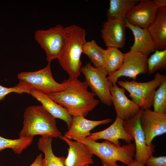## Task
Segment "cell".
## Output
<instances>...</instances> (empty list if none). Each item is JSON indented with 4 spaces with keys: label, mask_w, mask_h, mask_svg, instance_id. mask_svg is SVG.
Returning a JSON list of instances; mask_svg holds the SVG:
<instances>
[{
    "label": "cell",
    "mask_w": 166,
    "mask_h": 166,
    "mask_svg": "<svg viewBox=\"0 0 166 166\" xmlns=\"http://www.w3.org/2000/svg\"><path fill=\"white\" fill-rule=\"evenodd\" d=\"M33 137L10 139L0 136V152L6 148H10L15 153L21 154L23 151L30 145L33 142Z\"/></svg>",
    "instance_id": "cell-25"
},
{
    "label": "cell",
    "mask_w": 166,
    "mask_h": 166,
    "mask_svg": "<svg viewBox=\"0 0 166 166\" xmlns=\"http://www.w3.org/2000/svg\"><path fill=\"white\" fill-rule=\"evenodd\" d=\"M148 57L142 53L130 50L124 53L123 64L120 68L107 79L111 85L116 84L118 79L126 77L136 79L140 74H145L147 71Z\"/></svg>",
    "instance_id": "cell-9"
},
{
    "label": "cell",
    "mask_w": 166,
    "mask_h": 166,
    "mask_svg": "<svg viewBox=\"0 0 166 166\" xmlns=\"http://www.w3.org/2000/svg\"><path fill=\"white\" fill-rule=\"evenodd\" d=\"M60 138L69 146L68 155L64 161L65 166H85L93 163V155L83 144L71 140L61 135Z\"/></svg>",
    "instance_id": "cell-15"
},
{
    "label": "cell",
    "mask_w": 166,
    "mask_h": 166,
    "mask_svg": "<svg viewBox=\"0 0 166 166\" xmlns=\"http://www.w3.org/2000/svg\"><path fill=\"white\" fill-rule=\"evenodd\" d=\"M140 0H110L107 10V19L113 18L124 19L127 12Z\"/></svg>",
    "instance_id": "cell-23"
},
{
    "label": "cell",
    "mask_w": 166,
    "mask_h": 166,
    "mask_svg": "<svg viewBox=\"0 0 166 166\" xmlns=\"http://www.w3.org/2000/svg\"><path fill=\"white\" fill-rule=\"evenodd\" d=\"M154 3L158 8L164 7L166 6V0H153Z\"/></svg>",
    "instance_id": "cell-31"
},
{
    "label": "cell",
    "mask_w": 166,
    "mask_h": 166,
    "mask_svg": "<svg viewBox=\"0 0 166 166\" xmlns=\"http://www.w3.org/2000/svg\"><path fill=\"white\" fill-rule=\"evenodd\" d=\"M19 138L42 136L59 138L61 132L56 126L55 118L42 105H32L26 109L23 125L19 134Z\"/></svg>",
    "instance_id": "cell-3"
},
{
    "label": "cell",
    "mask_w": 166,
    "mask_h": 166,
    "mask_svg": "<svg viewBox=\"0 0 166 166\" xmlns=\"http://www.w3.org/2000/svg\"><path fill=\"white\" fill-rule=\"evenodd\" d=\"M166 76L158 72L155 73L152 80L145 82L118 81V85L129 93L132 100L139 107L140 109H150L153 106L156 89L165 81Z\"/></svg>",
    "instance_id": "cell-5"
},
{
    "label": "cell",
    "mask_w": 166,
    "mask_h": 166,
    "mask_svg": "<svg viewBox=\"0 0 166 166\" xmlns=\"http://www.w3.org/2000/svg\"><path fill=\"white\" fill-rule=\"evenodd\" d=\"M145 164L147 166H166V156H152L147 159Z\"/></svg>",
    "instance_id": "cell-29"
},
{
    "label": "cell",
    "mask_w": 166,
    "mask_h": 166,
    "mask_svg": "<svg viewBox=\"0 0 166 166\" xmlns=\"http://www.w3.org/2000/svg\"><path fill=\"white\" fill-rule=\"evenodd\" d=\"M122 120L117 116L114 122L109 127L103 130L91 133L86 138L96 141L103 139L115 144L121 145L120 139L124 140L128 144L133 141L132 137L125 130Z\"/></svg>",
    "instance_id": "cell-16"
},
{
    "label": "cell",
    "mask_w": 166,
    "mask_h": 166,
    "mask_svg": "<svg viewBox=\"0 0 166 166\" xmlns=\"http://www.w3.org/2000/svg\"><path fill=\"white\" fill-rule=\"evenodd\" d=\"M42 154H39L36 157L35 160L30 166H42Z\"/></svg>",
    "instance_id": "cell-30"
},
{
    "label": "cell",
    "mask_w": 166,
    "mask_h": 166,
    "mask_svg": "<svg viewBox=\"0 0 166 166\" xmlns=\"http://www.w3.org/2000/svg\"><path fill=\"white\" fill-rule=\"evenodd\" d=\"M50 63L37 71L20 73L18 75L19 80L18 84L31 91L35 90L47 95L62 91L64 87L54 79Z\"/></svg>",
    "instance_id": "cell-6"
},
{
    "label": "cell",
    "mask_w": 166,
    "mask_h": 166,
    "mask_svg": "<svg viewBox=\"0 0 166 166\" xmlns=\"http://www.w3.org/2000/svg\"><path fill=\"white\" fill-rule=\"evenodd\" d=\"M166 69V49L163 50L156 49L147 59V73L151 75L159 70Z\"/></svg>",
    "instance_id": "cell-26"
},
{
    "label": "cell",
    "mask_w": 166,
    "mask_h": 166,
    "mask_svg": "<svg viewBox=\"0 0 166 166\" xmlns=\"http://www.w3.org/2000/svg\"><path fill=\"white\" fill-rule=\"evenodd\" d=\"M34 38L45 51L49 63L57 59L65 40V27L61 25L46 30H39L34 34Z\"/></svg>",
    "instance_id": "cell-8"
},
{
    "label": "cell",
    "mask_w": 166,
    "mask_h": 166,
    "mask_svg": "<svg viewBox=\"0 0 166 166\" xmlns=\"http://www.w3.org/2000/svg\"><path fill=\"white\" fill-rule=\"evenodd\" d=\"M127 165V166H146L145 164H144L135 160H132Z\"/></svg>",
    "instance_id": "cell-32"
},
{
    "label": "cell",
    "mask_w": 166,
    "mask_h": 166,
    "mask_svg": "<svg viewBox=\"0 0 166 166\" xmlns=\"http://www.w3.org/2000/svg\"><path fill=\"white\" fill-rule=\"evenodd\" d=\"M158 9L153 0H140L127 12L124 20L132 25L147 29L154 21Z\"/></svg>",
    "instance_id": "cell-12"
},
{
    "label": "cell",
    "mask_w": 166,
    "mask_h": 166,
    "mask_svg": "<svg viewBox=\"0 0 166 166\" xmlns=\"http://www.w3.org/2000/svg\"><path fill=\"white\" fill-rule=\"evenodd\" d=\"M65 40L57 59L69 77L78 78L81 75V57L86 42L85 30L75 25L65 27Z\"/></svg>",
    "instance_id": "cell-2"
},
{
    "label": "cell",
    "mask_w": 166,
    "mask_h": 166,
    "mask_svg": "<svg viewBox=\"0 0 166 166\" xmlns=\"http://www.w3.org/2000/svg\"><path fill=\"white\" fill-rule=\"evenodd\" d=\"M124 54L118 48L115 47H109L105 49L104 67L108 76L114 73L121 67L123 62Z\"/></svg>",
    "instance_id": "cell-22"
},
{
    "label": "cell",
    "mask_w": 166,
    "mask_h": 166,
    "mask_svg": "<svg viewBox=\"0 0 166 166\" xmlns=\"http://www.w3.org/2000/svg\"><path fill=\"white\" fill-rule=\"evenodd\" d=\"M61 83L63 90L48 95L72 117H85L99 103V100L95 98V94L88 90L89 86L85 81L69 77Z\"/></svg>",
    "instance_id": "cell-1"
},
{
    "label": "cell",
    "mask_w": 166,
    "mask_h": 166,
    "mask_svg": "<svg viewBox=\"0 0 166 166\" xmlns=\"http://www.w3.org/2000/svg\"><path fill=\"white\" fill-rule=\"evenodd\" d=\"M72 117L71 125L64 136L71 140L76 138H86L90 135V131L95 127L108 124L113 121L111 118L99 121L91 120L81 116Z\"/></svg>",
    "instance_id": "cell-17"
},
{
    "label": "cell",
    "mask_w": 166,
    "mask_h": 166,
    "mask_svg": "<svg viewBox=\"0 0 166 166\" xmlns=\"http://www.w3.org/2000/svg\"><path fill=\"white\" fill-rule=\"evenodd\" d=\"M85 166H90L89 164H87L86 165H85Z\"/></svg>",
    "instance_id": "cell-33"
},
{
    "label": "cell",
    "mask_w": 166,
    "mask_h": 166,
    "mask_svg": "<svg viewBox=\"0 0 166 166\" xmlns=\"http://www.w3.org/2000/svg\"><path fill=\"white\" fill-rule=\"evenodd\" d=\"M159 50L166 49V8H158L155 18L147 29Z\"/></svg>",
    "instance_id": "cell-19"
},
{
    "label": "cell",
    "mask_w": 166,
    "mask_h": 166,
    "mask_svg": "<svg viewBox=\"0 0 166 166\" xmlns=\"http://www.w3.org/2000/svg\"><path fill=\"white\" fill-rule=\"evenodd\" d=\"M126 28L124 19L117 18L107 19L101 30L105 45L107 47L123 48L125 43Z\"/></svg>",
    "instance_id": "cell-13"
},
{
    "label": "cell",
    "mask_w": 166,
    "mask_h": 166,
    "mask_svg": "<svg viewBox=\"0 0 166 166\" xmlns=\"http://www.w3.org/2000/svg\"><path fill=\"white\" fill-rule=\"evenodd\" d=\"M31 91L18 84L14 87L7 88L0 85V101L3 99L8 94L14 92L18 94L26 93L30 94Z\"/></svg>",
    "instance_id": "cell-28"
},
{
    "label": "cell",
    "mask_w": 166,
    "mask_h": 166,
    "mask_svg": "<svg viewBox=\"0 0 166 166\" xmlns=\"http://www.w3.org/2000/svg\"><path fill=\"white\" fill-rule=\"evenodd\" d=\"M142 110L140 109L132 118L124 121L123 126L135 141L134 160L145 164L147 159L153 156L155 146L152 143L149 146L146 144L145 135L140 124V118Z\"/></svg>",
    "instance_id": "cell-10"
},
{
    "label": "cell",
    "mask_w": 166,
    "mask_h": 166,
    "mask_svg": "<svg viewBox=\"0 0 166 166\" xmlns=\"http://www.w3.org/2000/svg\"><path fill=\"white\" fill-rule=\"evenodd\" d=\"M105 49L100 46L94 40L86 42L82 53L86 54L96 67H104V57Z\"/></svg>",
    "instance_id": "cell-24"
},
{
    "label": "cell",
    "mask_w": 166,
    "mask_h": 166,
    "mask_svg": "<svg viewBox=\"0 0 166 166\" xmlns=\"http://www.w3.org/2000/svg\"><path fill=\"white\" fill-rule=\"evenodd\" d=\"M81 73L84 75L85 81L92 90L104 105L112 104L110 91L111 84L107 79V73L104 67H96L87 63L81 68Z\"/></svg>",
    "instance_id": "cell-7"
},
{
    "label": "cell",
    "mask_w": 166,
    "mask_h": 166,
    "mask_svg": "<svg viewBox=\"0 0 166 166\" xmlns=\"http://www.w3.org/2000/svg\"><path fill=\"white\" fill-rule=\"evenodd\" d=\"M126 27L131 30L134 41L130 50L140 52L148 57L156 49L155 44L147 29L131 25L124 20Z\"/></svg>",
    "instance_id": "cell-18"
},
{
    "label": "cell",
    "mask_w": 166,
    "mask_h": 166,
    "mask_svg": "<svg viewBox=\"0 0 166 166\" xmlns=\"http://www.w3.org/2000/svg\"><path fill=\"white\" fill-rule=\"evenodd\" d=\"M152 106L154 111L166 114V80L156 89Z\"/></svg>",
    "instance_id": "cell-27"
},
{
    "label": "cell",
    "mask_w": 166,
    "mask_h": 166,
    "mask_svg": "<svg viewBox=\"0 0 166 166\" xmlns=\"http://www.w3.org/2000/svg\"><path fill=\"white\" fill-rule=\"evenodd\" d=\"M30 94L42 104V106L55 118L63 120L69 129L73 121V117L64 107L53 101L49 96L35 90H32Z\"/></svg>",
    "instance_id": "cell-20"
},
{
    "label": "cell",
    "mask_w": 166,
    "mask_h": 166,
    "mask_svg": "<svg viewBox=\"0 0 166 166\" xmlns=\"http://www.w3.org/2000/svg\"><path fill=\"white\" fill-rule=\"evenodd\" d=\"M140 124L144 133L146 144L149 146L154 138L166 132V114L147 109L142 110Z\"/></svg>",
    "instance_id": "cell-11"
},
{
    "label": "cell",
    "mask_w": 166,
    "mask_h": 166,
    "mask_svg": "<svg viewBox=\"0 0 166 166\" xmlns=\"http://www.w3.org/2000/svg\"><path fill=\"white\" fill-rule=\"evenodd\" d=\"M52 139L50 136H42L38 140V148L43 152L45 156L42 159V166H65V157H57L53 152Z\"/></svg>",
    "instance_id": "cell-21"
},
{
    "label": "cell",
    "mask_w": 166,
    "mask_h": 166,
    "mask_svg": "<svg viewBox=\"0 0 166 166\" xmlns=\"http://www.w3.org/2000/svg\"><path fill=\"white\" fill-rule=\"evenodd\" d=\"M74 140L84 144L91 154L98 156L102 166H124L118 164L117 162L127 165L135 155L136 148L134 143L121 146L107 140L98 142L86 138Z\"/></svg>",
    "instance_id": "cell-4"
},
{
    "label": "cell",
    "mask_w": 166,
    "mask_h": 166,
    "mask_svg": "<svg viewBox=\"0 0 166 166\" xmlns=\"http://www.w3.org/2000/svg\"><path fill=\"white\" fill-rule=\"evenodd\" d=\"M124 88L119 87L117 84L111 85L110 87L112 104L117 117L123 121L132 118L140 110L136 104L127 97Z\"/></svg>",
    "instance_id": "cell-14"
}]
</instances>
